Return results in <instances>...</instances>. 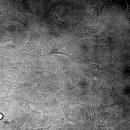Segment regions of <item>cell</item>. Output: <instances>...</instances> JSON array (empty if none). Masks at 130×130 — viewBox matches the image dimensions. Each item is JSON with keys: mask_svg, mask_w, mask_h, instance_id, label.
I'll return each mask as SVG.
<instances>
[{"mask_svg": "<svg viewBox=\"0 0 130 130\" xmlns=\"http://www.w3.org/2000/svg\"><path fill=\"white\" fill-rule=\"evenodd\" d=\"M80 79L78 84L73 87H68L66 89L69 93L73 89L80 86H88L92 92L94 86L98 85L101 83L100 76L98 74H88L83 72L80 73Z\"/></svg>", "mask_w": 130, "mask_h": 130, "instance_id": "4", "label": "cell"}, {"mask_svg": "<svg viewBox=\"0 0 130 130\" xmlns=\"http://www.w3.org/2000/svg\"><path fill=\"white\" fill-rule=\"evenodd\" d=\"M63 95L56 98V100L62 107L65 118L74 124L78 130H90L84 126L80 117H78L75 110L69 104L68 101V94L63 92Z\"/></svg>", "mask_w": 130, "mask_h": 130, "instance_id": "2", "label": "cell"}, {"mask_svg": "<svg viewBox=\"0 0 130 130\" xmlns=\"http://www.w3.org/2000/svg\"><path fill=\"white\" fill-rule=\"evenodd\" d=\"M92 36L96 38V40L95 41L102 46L112 47L115 44L116 36L110 37L104 32H101L100 35H93Z\"/></svg>", "mask_w": 130, "mask_h": 130, "instance_id": "15", "label": "cell"}, {"mask_svg": "<svg viewBox=\"0 0 130 130\" xmlns=\"http://www.w3.org/2000/svg\"><path fill=\"white\" fill-rule=\"evenodd\" d=\"M14 99L15 104L24 110L28 117L34 119L40 117L42 115V113L35 111L32 108L30 105L32 102L29 101L25 98L23 91L20 89L15 90Z\"/></svg>", "mask_w": 130, "mask_h": 130, "instance_id": "3", "label": "cell"}, {"mask_svg": "<svg viewBox=\"0 0 130 130\" xmlns=\"http://www.w3.org/2000/svg\"><path fill=\"white\" fill-rule=\"evenodd\" d=\"M17 118H14L10 121L1 120L2 127L4 130H13L16 123Z\"/></svg>", "mask_w": 130, "mask_h": 130, "instance_id": "19", "label": "cell"}, {"mask_svg": "<svg viewBox=\"0 0 130 130\" xmlns=\"http://www.w3.org/2000/svg\"><path fill=\"white\" fill-rule=\"evenodd\" d=\"M13 25L16 29L20 31H23L24 30V27L21 24L18 23H14Z\"/></svg>", "mask_w": 130, "mask_h": 130, "instance_id": "24", "label": "cell"}, {"mask_svg": "<svg viewBox=\"0 0 130 130\" xmlns=\"http://www.w3.org/2000/svg\"><path fill=\"white\" fill-rule=\"evenodd\" d=\"M3 117V115L1 113H0V120H1Z\"/></svg>", "mask_w": 130, "mask_h": 130, "instance_id": "25", "label": "cell"}, {"mask_svg": "<svg viewBox=\"0 0 130 130\" xmlns=\"http://www.w3.org/2000/svg\"><path fill=\"white\" fill-rule=\"evenodd\" d=\"M53 44L52 42H50L46 39L41 41L37 53L38 61L42 66Z\"/></svg>", "mask_w": 130, "mask_h": 130, "instance_id": "11", "label": "cell"}, {"mask_svg": "<svg viewBox=\"0 0 130 130\" xmlns=\"http://www.w3.org/2000/svg\"><path fill=\"white\" fill-rule=\"evenodd\" d=\"M54 125L53 124H52L46 127H39L36 128H31L27 126L25 130H50Z\"/></svg>", "mask_w": 130, "mask_h": 130, "instance_id": "23", "label": "cell"}, {"mask_svg": "<svg viewBox=\"0 0 130 130\" xmlns=\"http://www.w3.org/2000/svg\"><path fill=\"white\" fill-rule=\"evenodd\" d=\"M92 97L91 96L84 98L77 96L70 99L71 104L74 105L78 104L82 106L88 111L90 121L94 124L97 118L98 115L91 104Z\"/></svg>", "mask_w": 130, "mask_h": 130, "instance_id": "6", "label": "cell"}, {"mask_svg": "<svg viewBox=\"0 0 130 130\" xmlns=\"http://www.w3.org/2000/svg\"><path fill=\"white\" fill-rule=\"evenodd\" d=\"M17 47L16 45L10 43H6L2 45L0 47L2 51L7 50L13 49Z\"/></svg>", "mask_w": 130, "mask_h": 130, "instance_id": "21", "label": "cell"}, {"mask_svg": "<svg viewBox=\"0 0 130 130\" xmlns=\"http://www.w3.org/2000/svg\"><path fill=\"white\" fill-rule=\"evenodd\" d=\"M15 90L7 86L0 88V101L1 105L11 107L15 104L14 99Z\"/></svg>", "mask_w": 130, "mask_h": 130, "instance_id": "8", "label": "cell"}, {"mask_svg": "<svg viewBox=\"0 0 130 130\" xmlns=\"http://www.w3.org/2000/svg\"><path fill=\"white\" fill-rule=\"evenodd\" d=\"M16 60L22 71L29 73L38 81L43 78L45 72L43 67L37 65L28 61Z\"/></svg>", "mask_w": 130, "mask_h": 130, "instance_id": "5", "label": "cell"}, {"mask_svg": "<svg viewBox=\"0 0 130 130\" xmlns=\"http://www.w3.org/2000/svg\"><path fill=\"white\" fill-rule=\"evenodd\" d=\"M28 117L26 114L22 117L17 118L13 130H25L26 126V121Z\"/></svg>", "mask_w": 130, "mask_h": 130, "instance_id": "18", "label": "cell"}, {"mask_svg": "<svg viewBox=\"0 0 130 130\" xmlns=\"http://www.w3.org/2000/svg\"><path fill=\"white\" fill-rule=\"evenodd\" d=\"M91 130H108L105 121L100 120L97 118Z\"/></svg>", "mask_w": 130, "mask_h": 130, "instance_id": "20", "label": "cell"}, {"mask_svg": "<svg viewBox=\"0 0 130 130\" xmlns=\"http://www.w3.org/2000/svg\"><path fill=\"white\" fill-rule=\"evenodd\" d=\"M50 15L51 20L57 27L63 32L69 31V27L58 16L55 10V7L50 13Z\"/></svg>", "mask_w": 130, "mask_h": 130, "instance_id": "16", "label": "cell"}, {"mask_svg": "<svg viewBox=\"0 0 130 130\" xmlns=\"http://www.w3.org/2000/svg\"><path fill=\"white\" fill-rule=\"evenodd\" d=\"M43 66L45 72L51 80L54 82H59L57 74V66L54 64L52 59L48 56L45 60Z\"/></svg>", "mask_w": 130, "mask_h": 130, "instance_id": "12", "label": "cell"}, {"mask_svg": "<svg viewBox=\"0 0 130 130\" xmlns=\"http://www.w3.org/2000/svg\"><path fill=\"white\" fill-rule=\"evenodd\" d=\"M100 32L92 26H85L78 28L74 34L73 39L76 41L85 37L92 36L96 32Z\"/></svg>", "mask_w": 130, "mask_h": 130, "instance_id": "13", "label": "cell"}, {"mask_svg": "<svg viewBox=\"0 0 130 130\" xmlns=\"http://www.w3.org/2000/svg\"><path fill=\"white\" fill-rule=\"evenodd\" d=\"M96 101L98 104L99 107L102 109L101 113L97 117V118L100 120L105 122L113 113L117 110L116 106L117 104L114 103L110 105H106L97 101Z\"/></svg>", "mask_w": 130, "mask_h": 130, "instance_id": "14", "label": "cell"}, {"mask_svg": "<svg viewBox=\"0 0 130 130\" xmlns=\"http://www.w3.org/2000/svg\"><path fill=\"white\" fill-rule=\"evenodd\" d=\"M1 105V102H0V106Z\"/></svg>", "mask_w": 130, "mask_h": 130, "instance_id": "26", "label": "cell"}, {"mask_svg": "<svg viewBox=\"0 0 130 130\" xmlns=\"http://www.w3.org/2000/svg\"><path fill=\"white\" fill-rule=\"evenodd\" d=\"M42 27L46 35L50 39L53 41L62 37L56 30L49 25H43Z\"/></svg>", "mask_w": 130, "mask_h": 130, "instance_id": "17", "label": "cell"}, {"mask_svg": "<svg viewBox=\"0 0 130 130\" xmlns=\"http://www.w3.org/2000/svg\"><path fill=\"white\" fill-rule=\"evenodd\" d=\"M28 6L29 9L32 12L36 13L39 12L37 6L33 3H30L28 5Z\"/></svg>", "mask_w": 130, "mask_h": 130, "instance_id": "22", "label": "cell"}, {"mask_svg": "<svg viewBox=\"0 0 130 130\" xmlns=\"http://www.w3.org/2000/svg\"><path fill=\"white\" fill-rule=\"evenodd\" d=\"M99 90L108 93L113 98L115 104L117 105L119 104V100L118 96V93L111 81L109 78H104L102 85L99 88Z\"/></svg>", "mask_w": 130, "mask_h": 130, "instance_id": "9", "label": "cell"}, {"mask_svg": "<svg viewBox=\"0 0 130 130\" xmlns=\"http://www.w3.org/2000/svg\"><path fill=\"white\" fill-rule=\"evenodd\" d=\"M68 87L65 84L60 82L53 81L49 83L37 84L35 88L38 90L36 92V97L39 101H48L52 100V96L57 92Z\"/></svg>", "mask_w": 130, "mask_h": 130, "instance_id": "1", "label": "cell"}, {"mask_svg": "<svg viewBox=\"0 0 130 130\" xmlns=\"http://www.w3.org/2000/svg\"><path fill=\"white\" fill-rule=\"evenodd\" d=\"M6 84V86L15 90L21 89L27 87L35 88L37 82L31 78L9 79Z\"/></svg>", "mask_w": 130, "mask_h": 130, "instance_id": "7", "label": "cell"}, {"mask_svg": "<svg viewBox=\"0 0 130 130\" xmlns=\"http://www.w3.org/2000/svg\"><path fill=\"white\" fill-rule=\"evenodd\" d=\"M55 54H62L67 56L71 59H73V52L71 48L63 43H54L47 56Z\"/></svg>", "mask_w": 130, "mask_h": 130, "instance_id": "10", "label": "cell"}]
</instances>
